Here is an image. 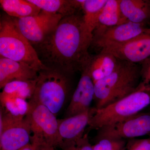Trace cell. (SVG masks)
Masks as SVG:
<instances>
[{
	"label": "cell",
	"instance_id": "cell-1",
	"mask_svg": "<svg viewBox=\"0 0 150 150\" xmlns=\"http://www.w3.org/2000/svg\"><path fill=\"white\" fill-rule=\"evenodd\" d=\"M92 41L86 33L83 15L78 13L63 18L43 41L32 46L45 67L74 74L91 59L88 50Z\"/></svg>",
	"mask_w": 150,
	"mask_h": 150
},
{
	"label": "cell",
	"instance_id": "cell-2",
	"mask_svg": "<svg viewBox=\"0 0 150 150\" xmlns=\"http://www.w3.org/2000/svg\"><path fill=\"white\" fill-rule=\"evenodd\" d=\"M141 81V67L119 60L111 74L95 83V107L101 109L130 95L138 89Z\"/></svg>",
	"mask_w": 150,
	"mask_h": 150
},
{
	"label": "cell",
	"instance_id": "cell-3",
	"mask_svg": "<svg viewBox=\"0 0 150 150\" xmlns=\"http://www.w3.org/2000/svg\"><path fill=\"white\" fill-rule=\"evenodd\" d=\"M74 75L48 68L40 70L35 91L30 99L43 105L57 115L71 98Z\"/></svg>",
	"mask_w": 150,
	"mask_h": 150
},
{
	"label": "cell",
	"instance_id": "cell-4",
	"mask_svg": "<svg viewBox=\"0 0 150 150\" xmlns=\"http://www.w3.org/2000/svg\"><path fill=\"white\" fill-rule=\"evenodd\" d=\"M1 57L27 64L38 71L46 69L35 48L21 33L13 18L4 16L0 21Z\"/></svg>",
	"mask_w": 150,
	"mask_h": 150
},
{
	"label": "cell",
	"instance_id": "cell-5",
	"mask_svg": "<svg viewBox=\"0 0 150 150\" xmlns=\"http://www.w3.org/2000/svg\"><path fill=\"white\" fill-rule=\"evenodd\" d=\"M150 105V90L140 84L137 91L106 107L96 109L91 119L90 129L113 124L142 112Z\"/></svg>",
	"mask_w": 150,
	"mask_h": 150
},
{
	"label": "cell",
	"instance_id": "cell-6",
	"mask_svg": "<svg viewBox=\"0 0 150 150\" xmlns=\"http://www.w3.org/2000/svg\"><path fill=\"white\" fill-rule=\"evenodd\" d=\"M25 117L29 121L33 133L31 141L44 142L54 148L62 144L63 140L59 134V121L48 108L29 99Z\"/></svg>",
	"mask_w": 150,
	"mask_h": 150
},
{
	"label": "cell",
	"instance_id": "cell-7",
	"mask_svg": "<svg viewBox=\"0 0 150 150\" xmlns=\"http://www.w3.org/2000/svg\"><path fill=\"white\" fill-rule=\"evenodd\" d=\"M31 127L26 117L15 118L1 108L0 150H18L30 144Z\"/></svg>",
	"mask_w": 150,
	"mask_h": 150
},
{
	"label": "cell",
	"instance_id": "cell-8",
	"mask_svg": "<svg viewBox=\"0 0 150 150\" xmlns=\"http://www.w3.org/2000/svg\"><path fill=\"white\" fill-rule=\"evenodd\" d=\"M95 140L102 138L129 140L150 136V113L139 112L98 129Z\"/></svg>",
	"mask_w": 150,
	"mask_h": 150
},
{
	"label": "cell",
	"instance_id": "cell-9",
	"mask_svg": "<svg viewBox=\"0 0 150 150\" xmlns=\"http://www.w3.org/2000/svg\"><path fill=\"white\" fill-rule=\"evenodd\" d=\"M145 24L127 22L108 28H97L94 31L91 45L101 48L124 44L148 32Z\"/></svg>",
	"mask_w": 150,
	"mask_h": 150
},
{
	"label": "cell",
	"instance_id": "cell-10",
	"mask_svg": "<svg viewBox=\"0 0 150 150\" xmlns=\"http://www.w3.org/2000/svg\"><path fill=\"white\" fill-rule=\"evenodd\" d=\"M63 18L61 15L41 10L34 16L13 18L21 32L33 45L43 41Z\"/></svg>",
	"mask_w": 150,
	"mask_h": 150
},
{
	"label": "cell",
	"instance_id": "cell-11",
	"mask_svg": "<svg viewBox=\"0 0 150 150\" xmlns=\"http://www.w3.org/2000/svg\"><path fill=\"white\" fill-rule=\"evenodd\" d=\"M101 50L111 53L121 61L142 63L150 57V30L127 43L108 46Z\"/></svg>",
	"mask_w": 150,
	"mask_h": 150
},
{
	"label": "cell",
	"instance_id": "cell-12",
	"mask_svg": "<svg viewBox=\"0 0 150 150\" xmlns=\"http://www.w3.org/2000/svg\"><path fill=\"white\" fill-rule=\"evenodd\" d=\"M79 81L73 93L66 110L65 118L88 110L94 98V83L89 69L88 64L81 72Z\"/></svg>",
	"mask_w": 150,
	"mask_h": 150
},
{
	"label": "cell",
	"instance_id": "cell-13",
	"mask_svg": "<svg viewBox=\"0 0 150 150\" xmlns=\"http://www.w3.org/2000/svg\"><path fill=\"white\" fill-rule=\"evenodd\" d=\"M38 71L27 64L0 57V88L15 81L36 79Z\"/></svg>",
	"mask_w": 150,
	"mask_h": 150
},
{
	"label": "cell",
	"instance_id": "cell-14",
	"mask_svg": "<svg viewBox=\"0 0 150 150\" xmlns=\"http://www.w3.org/2000/svg\"><path fill=\"white\" fill-rule=\"evenodd\" d=\"M96 110L95 107H92L77 115L58 120L59 134L63 141L74 140L83 137Z\"/></svg>",
	"mask_w": 150,
	"mask_h": 150
},
{
	"label": "cell",
	"instance_id": "cell-15",
	"mask_svg": "<svg viewBox=\"0 0 150 150\" xmlns=\"http://www.w3.org/2000/svg\"><path fill=\"white\" fill-rule=\"evenodd\" d=\"M119 61L113 54L103 50L92 56L88 67L94 83L111 74L117 68Z\"/></svg>",
	"mask_w": 150,
	"mask_h": 150
},
{
	"label": "cell",
	"instance_id": "cell-16",
	"mask_svg": "<svg viewBox=\"0 0 150 150\" xmlns=\"http://www.w3.org/2000/svg\"><path fill=\"white\" fill-rule=\"evenodd\" d=\"M120 6L128 22L146 25L150 22V1L120 0Z\"/></svg>",
	"mask_w": 150,
	"mask_h": 150
},
{
	"label": "cell",
	"instance_id": "cell-17",
	"mask_svg": "<svg viewBox=\"0 0 150 150\" xmlns=\"http://www.w3.org/2000/svg\"><path fill=\"white\" fill-rule=\"evenodd\" d=\"M41 9L64 17L79 13L82 10L79 0H28Z\"/></svg>",
	"mask_w": 150,
	"mask_h": 150
},
{
	"label": "cell",
	"instance_id": "cell-18",
	"mask_svg": "<svg viewBox=\"0 0 150 150\" xmlns=\"http://www.w3.org/2000/svg\"><path fill=\"white\" fill-rule=\"evenodd\" d=\"M79 1L83 12L86 33L93 40L94 31L98 25L100 15L107 0H79Z\"/></svg>",
	"mask_w": 150,
	"mask_h": 150
},
{
	"label": "cell",
	"instance_id": "cell-19",
	"mask_svg": "<svg viewBox=\"0 0 150 150\" xmlns=\"http://www.w3.org/2000/svg\"><path fill=\"white\" fill-rule=\"evenodd\" d=\"M1 7L9 16L21 18L38 14L41 9L28 0H1Z\"/></svg>",
	"mask_w": 150,
	"mask_h": 150
},
{
	"label": "cell",
	"instance_id": "cell-20",
	"mask_svg": "<svg viewBox=\"0 0 150 150\" xmlns=\"http://www.w3.org/2000/svg\"><path fill=\"white\" fill-rule=\"evenodd\" d=\"M120 1L107 0L100 15L97 28L111 27L128 22L121 12Z\"/></svg>",
	"mask_w": 150,
	"mask_h": 150
},
{
	"label": "cell",
	"instance_id": "cell-21",
	"mask_svg": "<svg viewBox=\"0 0 150 150\" xmlns=\"http://www.w3.org/2000/svg\"><path fill=\"white\" fill-rule=\"evenodd\" d=\"M1 108L6 113L15 118L23 119L28 109L26 100L2 92L0 94Z\"/></svg>",
	"mask_w": 150,
	"mask_h": 150
},
{
	"label": "cell",
	"instance_id": "cell-22",
	"mask_svg": "<svg viewBox=\"0 0 150 150\" xmlns=\"http://www.w3.org/2000/svg\"><path fill=\"white\" fill-rule=\"evenodd\" d=\"M37 81V79L34 80L13 81L6 85L2 92L25 100L30 99L34 94Z\"/></svg>",
	"mask_w": 150,
	"mask_h": 150
},
{
	"label": "cell",
	"instance_id": "cell-23",
	"mask_svg": "<svg viewBox=\"0 0 150 150\" xmlns=\"http://www.w3.org/2000/svg\"><path fill=\"white\" fill-rule=\"evenodd\" d=\"M127 140L102 138L95 140L93 150H125Z\"/></svg>",
	"mask_w": 150,
	"mask_h": 150
},
{
	"label": "cell",
	"instance_id": "cell-24",
	"mask_svg": "<svg viewBox=\"0 0 150 150\" xmlns=\"http://www.w3.org/2000/svg\"><path fill=\"white\" fill-rule=\"evenodd\" d=\"M59 147L62 150H93L87 135L71 141H64Z\"/></svg>",
	"mask_w": 150,
	"mask_h": 150
},
{
	"label": "cell",
	"instance_id": "cell-25",
	"mask_svg": "<svg viewBox=\"0 0 150 150\" xmlns=\"http://www.w3.org/2000/svg\"><path fill=\"white\" fill-rule=\"evenodd\" d=\"M125 150H150V136L147 139L127 140Z\"/></svg>",
	"mask_w": 150,
	"mask_h": 150
},
{
	"label": "cell",
	"instance_id": "cell-26",
	"mask_svg": "<svg viewBox=\"0 0 150 150\" xmlns=\"http://www.w3.org/2000/svg\"><path fill=\"white\" fill-rule=\"evenodd\" d=\"M141 64V83L144 85L150 86V57Z\"/></svg>",
	"mask_w": 150,
	"mask_h": 150
},
{
	"label": "cell",
	"instance_id": "cell-27",
	"mask_svg": "<svg viewBox=\"0 0 150 150\" xmlns=\"http://www.w3.org/2000/svg\"><path fill=\"white\" fill-rule=\"evenodd\" d=\"M30 142L35 150H55L54 147L44 142L35 141H31Z\"/></svg>",
	"mask_w": 150,
	"mask_h": 150
},
{
	"label": "cell",
	"instance_id": "cell-28",
	"mask_svg": "<svg viewBox=\"0 0 150 150\" xmlns=\"http://www.w3.org/2000/svg\"><path fill=\"white\" fill-rule=\"evenodd\" d=\"M18 150H35L34 147L31 144V143L28 144L26 146L23 147L21 149H19Z\"/></svg>",
	"mask_w": 150,
	"mask_h": 150
},
{
	"label": "cell",
	"instance_id": "cell-29",
	"mask_svg": "<svg viewBox=\"0 0 150 150\" xmlns=\"http://www.w3.org/2000/svg\"><path fill=\"white\" fill-rule=\"evenodd\" d=\"M149 89H150V86H149Z\"/></svg>",
	"mask_w": 150,
	"mask_h": 150
}]
</instances>
